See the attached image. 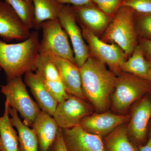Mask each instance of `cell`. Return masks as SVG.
Returning a JSON list of instances; mask_svg holds the SVG:
<instances>
[{
    "label": "cell",
    "instance_id": "obj_1",
    "mask_svg": "<svg viewBox=\"0 0 151 151\" xmlns=\"http://www.w3.org/2000/svg\"><path fill=\"white\" fill-rule=\"evenodd\" d=\"M79 68L86 100L97 113L105 112L109 107L118 77L105 64L91 55Z\"/></svg>",
    "mask_w": 151,
    "mask_h": 151
},
{
    "label": "cell",
    "instance_id": "obj_2",
    "mask_svg": "<svg viewBox=\"0 0 151 151\" xmlns=\"http://www.w3.org/2000/svg\"><path fill=\"white\" fill-rule=\"evenodd\" d=\"M40 44L37 30L31 32L27 39L19 43L8 44L0 40V67L4 71L6 81L36 71Z\"/></svg>",
    "mask_w": 151,
    "mask_h": 151
},
{
    "label": "cell",
    "instance_id": "obj_3",
    "mask_svg": "<svg viewBox=\"0 0 151 151\" xmlns=\"http://www.w3.org/2000/svg\"><path fill=\"white\" fill-rule=\"evenodd\" d=\"M134 13L132 9L122 6L108 26L104 38L105 41L118 45L127 55L132 54L138 45Z\"/></svg>",
    "mask_w": 151,
    "mask_h": 151
},
{
    "label": "cell",
    "instance_id": "obj_4",
    "mask_svg": "<svg viewBox=\"0 0 151 151\" xmlns=\"http://www.w3.org/2000/svg\"><path fill=\"white\" fill-rule=\"evenodd\" d=\"M151 91L149 80L125 73L117 78L112 94V106L117 113H124L132 104L138 101Z\"/></svg>",
    "mask_w": 151,
    "mask_h": 151
},
{
    "label": "cell",
    "instance_id": "obj_5",
    "mask_svg": "<svg viewBox=\"0 0 151 151\" xmlns=\"http://www.w3.org/2000/svg\"><path fill=\"white\" fill-rule=\"evenodd\" d=\"M1 87V92L5 96L9 106L19 113L25 125L32 127L40 108L30 96L22 76L7 81Z\"/></svg>",
    "mask_w": 151,
    "mask_h": 151
},
{
    "label": "cell",
    "instance_id": "obj_6",
    "mask_svg": "<svg viewBox=\"0 0 151 151\" xmlns=\"http://www.w3.org/2000/svg\"><path fill=\"white\" fill-rule=\"evenodd\" d=\"M42 38L40 44V53L52 55L74 63V55L68 37L58 19L49 20L41 25Z\"/></svg>",
    "mask_w": 151,
    "mask_h": 151
},
{
    "label": "cell",
    "instance_id": "obj_7",
    "mask_svg": "<svg viewBox=\"0 0 151 151\" xmlns=\"http://www.w3.org/2000/svg\"><path fill=\"white\" fill-rule=\"evenodd\" d=\"M81 26L83 37L88 43L91 56L108 65L115 74H121V67L127 60V55L118 45L106 43L87 28Z\"/></svg>",
    "mask_w": 151,
    "mask_h": 151
},
{
    "label": "cell",
    "instance_id": "obj_8",
    "mask_svg": "<svg viewBox=\"0 0 151 151\" xmlns=\"http://www.w3.org/2000/svg\"><path fill=\"white\" fill-rule=\"evenodd\" d=\"M61 26L70 38L74 55L76 64L81 67L90 56L88 45L84 40L82 31L77 20L72 6L63 5L58 17Z\"/></svg>",
    "mask_w": 151,
    "mask_h": 151
},
{
    "label": "cell",
    "instance_id": "obj_9",
    "mask_svg": "<svg viewBox=\"0 0 151 151\" xmlns=\"http://www.w3.org/2000/svg\"><path fill=\"white\" fill-rule=\"evenodd\" d=\"M92 113V108L86 100L70 94L58 103L52 117L60 128L70 129L79 125L82 119Z\"/></svg>",
    "mask_w": 151,
    "mask_h": 151
},
{
    "label": "cell",
    "instance_id": "obj_10",
    "mask_svg": "<svg viewBox=\"0 0 151 151\" xmlns=\"http://www.w3.org/2000/svg\"><path fill=\"white\" fill-rule=\"evenodd\" d=\"M151 121V98L146 94L133 108L127 128L130 140L138 148L147 140Z\"/></svg>",
    "mask_w": 151,
    "mask_h": 151
},
{
    "label": "cell",
    "instance_id": "obj_11",
    "mask_svg": "<svg viewBox=\"0 0 151 151\" xmlns=\"http://www.w3.org/2000/svg\"><path fill=\"white\" fill-rule=\"evenodd\" d=\"M35 73L39 76L47 89L58 103L69 97L70 94L66 92L57 68L50 55L40 53Z\"/></svg>",
    "mask_w": 151,
    "mask_h": 151
},
{
    "label": "cell",
    "instance_id": "obj_12",
    "mask_svg": "<svg viewBox=\"0 0 151 151\" xmlns=\"http://www.w3.org/2000/svg\"><path fill=\"white\" fill-rule=\"evenodd\" d=\"M29 29L10 6L0 1V37L6 42L24 41L30 35Z\"/></svg>",
    "mask_w": 151,
    "mask_h": 151
},
{
    "label": "cell",
    "instance_id": "obj_13",
    "mask_svg": "<svg viewBox=\"0 0 151 151\" xmlns=\"http://www.w3.org/2000/svg\"><path fill=\"white\" fill-rule=\"evenodd\" d=\"M130 119V115L102 112L86 116L81 120L79 126L86 132L103 137Z\"/></svg>",
    "mask_w": 151,
    "mask_h": 151
},
{
    "label": "cell",
    "instance_id": "obj_14",
    "mask_svg": "<svg viewBox=\"0 0 151 151\" xmlns=\"http://www.w3.org/2000/svg\"><path fill=\"white\" fill-rule=\"evenodd\" d=\"M62 134L68 151H105L102 137L86 132L79 125L62 129Z\"/></svg>",
    "mask_w": 151,
    "mask_h": 151
},
{
    "label": "cell",
    "instance_id": "obj_15",
    "mask_svg": "<svg viewBox=\"0 0 151 151\" xmlns=\"http://www.w3.org/2000/svg\"><path fill=\"white\" fill-rule=\"evenodd\" d=\"M50 55L57 68L68 94L86 100L82 92L79 67L68 60Z\"/></svg>",
    "mask_w": 151,
    "mask_h": 151
},
{
    "label": "cell",
    "instance_id": "obj_16",
    "mask_svg": "<svg viewBox=\"0 0 151 151\" xmlns=\"http://www.w3.org/2000/svg\"><path fill=\"white\" fill-rule=\"evenodd\" d=\"M72 6L76 20L95 34L106 29L111 22L112 17L103 12L93 3Z\"/></svg>",
    "mask_w": 151,
    "mask_h": 151
},
{
    "label": "cell",
    "instance_id": "obj_17",
    "mask_svg": "<svg viewBox=\"0 0 151 151\" xmlns=\"http://www.w3.org/2000/svg\"><path fill=\"white\" fill-rule=\"evenodd\" d=\"M24 82L28 86L42 111L53 116L58 102L47 89L39 76L33 71L25 73Z\"/></svg>",
    "mask_w": 151,
    "mask_h": 151
},
{
    "label": "cell",
    "instance_id": "obj_18",
    "mask_svg": "<svg viewBox=\"0 0 151 151\" xmlns=\"http://www.w3.org/2000/svg\"><path fill=\"white\" fill-rule=\"evenodd\" d=\"M32 128L38 140L39 151H49L54 142L59 128L53 117L41 111Z\"/></svg>",
    "mask_w": 151,
    "mask_h": 151
},
{
    "label": "cell",
    "instance_id": "obj_19",
    "mask_svg": "<svg viewBox=\"0 0 151 151\" xmlns=\"http://www.w3.org/2000/svg\"><path fill=\"white\" fill-rule=\"evenodd\" d=\"M9 113L12 125L18 133L19 151H39L38 140L32 129L22 122L15 109L9 107Z\"/></svg>",
    "mask_w": 151,
    "mask_h": 151
},
{
    "label": "cell",
    "instance_id": "obj_20",
    "mask_svg": "<svg viewBox=\"0 0 151 151\" xmlns=\"http://www.w3.org/2000/svg\"><path fill=\"white\" fill-rule=\"evenodd\" d=\"M4 115L0 117V151H19L18 136L9 118V106L5 101Z\"/></svg>",
    "mask_w": 151,
    "mask_h": 151
},
{
    "label": "cell",
    "instance_id": "obj_21",
    "mask_svg": "<svg viewBox=\"0 0 151 151\" xmlns=\"http://www.w3.org/2000/svg\"><path fill=\"white\" fill-rule=\"evenodd\" d=\"M35 9L33 28L41 29L43 22L58 19L63 5L57 0H32Z\"/></svg>",
    "mask_w": 151,
    "mask_h": 151
},
{
    "label": "cell",
    "instance_id": "obj_22",
    "mask_svg": "<svg viewBox=\"0 0 151 151\" xmlns=\"http://www.w3.org/2000/svg\"><path fill=\"white\" fill-rule=\"evenodd\" d=\"M151 68V63L146 58L142 49L139 44L129 58L123 63L121 70L148 80V75Z\"/></svg>",
    "mask_w": 151,
    "mask_h": 151
},
{
    "label": "cell",
    "instance_id": "obj_23",
    "mask_svg": "<svg viewBox=\"0 0 151 151\" xmlns=\"http://www.w3.org/2000/svg\"><path fill=\"white\" fill-rule=\"evenodd\" d=\"M103 141L105 151H138L129 137L127 128L124 127H117Z\"/></svg>",
    "mask_w": 151,
    "mask_h": 151
},
{
    "label": "cell",
    "instance_id": "obj_24",
    "mask_svg": "<svg viewBox=\"0 0 151 151\" xmlns=\"http://www.w3.org/2000/svg\"><path fill=\"white\" fill-rule=\"evenodd\" d=\"M29 29L33 28L35 9L32 0H4Z\"/></svg>",
    "mask_w": 151,
    "mask_h": 151
},
{
    "label": "cell",
    "instance_id": "obj_25",
    "mask_svg": "<svg viewBox=\"0 0 151 151\" xmlns=\"http://www.w3.org/2000/svg\"><path fill=\"white\" fill-rule=\"evenodd\" d=\"M134 23L137 35L140 38L151 40V12H135Z\"/></svg>",
    "mask_w": 151,
    "mask_h": 151
},
{
    "label": "cell",
    "instance_id": "obj_26",
    "mask_svg": "<svg viewBox=\"0 0 151 151\" xmlns=\"http://www.w3.org/2000/svg\"><path fill=\"white\" fill-rule=\"evenodd\" d=\"M122 0H92L98 8L112 17L122 6Z\"/></svg>",
    "mask_w": 151,
    "mask_h": 151
},
{
    "label": "cell",
    "instance_id": "obj_27",
    "mask_svg": "<svg viewBox=\"0 0 151 151\" xmlns=\"http://www.w3.org/2000/svg\"><path fill=\"white\" fill-rule=\"evenodd\" d=\"M122 6L129 7L137 12H151V0H122Z\"/></svg>",
    "mask_w": 151,
    "mask_h": 151
},
{
    "label": "cell",
    "instance_id": "obj_28",
    "mask_svg": "<svg viewBox=\"0 0 151 151\" xmlns=\"http://www.w3.org/2000/svg\"><path fill=\"white\" fill-rule=\"evenodd\" d=\"M51 147L52 151H68L63 137L62 129L60 127L55 140Z\"/></svg>",
    "mask_w": 151,
    "mask_h": 151
},
{
    "label": "cell",
    "instance_id": "obj_29",
    "mask_svg": "<svg viewBox=\"0 0 151 151\" xmlns=\"http://www.w3.org/2000/svg\"><path fill=\"white\" fill-rule=\"evenodd\" d=\"M145 56L147 59L151 63V40L139 39V43Z\"/></svg>",
    "mask_w": 151,
    "mask_h": 151
},
{
    "label": "cell",
    "instance_id": "obj_30",
    "mask_svg": "<svg viewBox=\"0 0 151 151\" xmlns=\"http://www.w3.org/2000/svg\"><path fill=\"white\" fill-rule=\"evenodd\" d=\"M62 4H72L73 6H81L92 2V0H57Z\"/></svg>",
    "mask_w": 151,
    "mask_h": 151
},
{
    "label": "cell",
    "instance_id": "obj_31",
    "mask_svg": "<svg viewBox=\"0 0 151 151\" xmlns=\"http://www.w3.org/2000/svg\"><path fill=\"white\" fill-rule=\"evenodd\" d=\"M138 151H151V121L149 127L147 140L144 145L139 147Z\"/></svg>",
    "mask_w": 151,
    "mask_h": 151
},
{
    "label": "cell",
    "instance_id": "obj_32",
    "mask_svg": "<svg viewBox=\"0 0 151 151\" xmlns=\"http://www.w3.org/2000/svg\"><path fill=\"white\" fill-rule=\"evenodd\" d=\"M148 78L149 81L151 83V68L149 71L148 75Z\"/></svg>",
    "mask_w": 151,
    "mask_h": 151
},
{
    "label": "cell",
    "instance_id": "obj_33",
    "mask_svg": "<svg viewBox=\"0 0 151 151\" xmlns=\"http://www.w3.org/2000/svg\"><path fill=\"white\" fill-rule=\"evenodd\" d=\"M2 70V68H1V67H0V70Z\"/></svg>",
    "mask_w": 151,
    "mask_h": 151
}]
</instances>
